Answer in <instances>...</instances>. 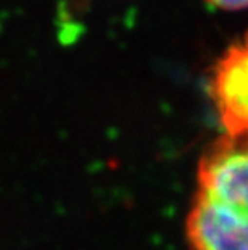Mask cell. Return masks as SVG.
<instances>
[{"instance_id": "6da1fadb", "label": "cell", "mask_w": 248, "mask_h": 250, "mask_svg": "<svg viewBox=\"0 0 248 250\" xmlns=\"http://www.w3.org/2000/svg\"><path fill=\"white\" fill-rule=\"evenodd\" d=\"M189 250H248V144L221 137L198 162Z\"/></svg>"}, {"instance_id": "7a4b0ae2", "label": "cell", "mask_w": 248, "mask_h": 250, "mask_svg": "<svg viewBox=\"0 0 248 250\" xmlns=\"http://www.w3.org/2000/svg\"><path fill=\"white\" fill-rule=\"evenodd\" d=\"M208 90L224 137L248 144V34L218 58Z\"/></svg>"}, {"instance_id": "3957f363", "label": "cell", "mask_w": 248, "mask_h": 250, "mask_svg": "<svg viewBox=\"0 0 248 250\" xmlns=\"http://www.w3.org/2000/svg\"><path fill=\"white\" fill-rule=\"evenodd\" d=\"M211 7L219 10H228V12H239V10L248 8V0H205Z\"/></svg>"}]
</instances>
